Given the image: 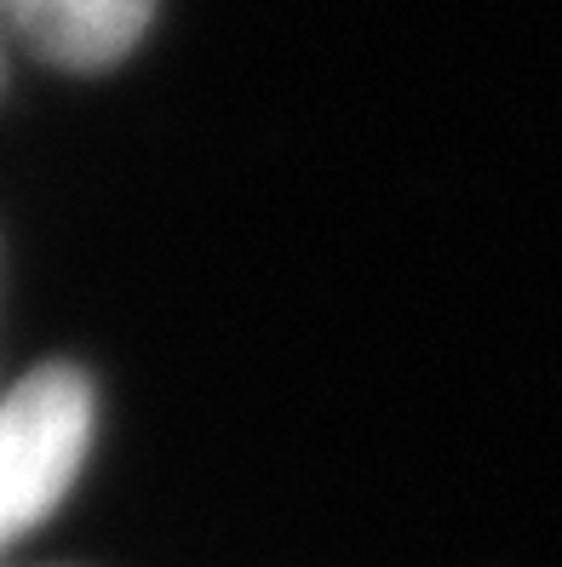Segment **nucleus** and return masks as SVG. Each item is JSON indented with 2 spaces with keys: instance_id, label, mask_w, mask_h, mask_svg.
<instances>
[{
  "instance_id": "f257e3e1",
  "label": "nucleus",
  "mask_w": 562,
  "mask_h": 567,
  "mask_svg": "<svg viewBox=\"0 0 562 567\" xmlns=\"http://www.w3.org/2000/svg\"><path fill=\"white\" fill-rule=\"evenodd\" d=\"M92 419V384L70 361L35 367L18 390L0 395V556L75 487Z\"/></svg>"
},
{
  "instance_id": "f03ea898",
  "label": "nucleus",
  "mask_w": 562,
  "mask_h": 567,
  "mask_svg": "<svg viewBox=\"0 0 562 567\" xmlns=\"http://www.w3.org/2000/svg\"><path fill=\"white\" fill-rule=\"evenodd\" d=\"M155 0H0V23L12 35L58 63V70H110L144 41Z\"/></svg>"
}]
</instances>
